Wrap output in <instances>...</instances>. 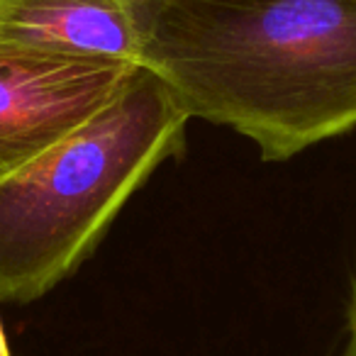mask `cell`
I'll use <instances>...</instances> for the list:
<instances>
[{
	"label": "cell",
	"instance_id": "8992f818",
	"mask_svg": "<svg viewBox=\"0 0 356 356\" xmlns=\"http://www.w3.org/2000/svg\"><path fill=\"white\" fill-rule=\"evenodd\" d=\"M0 356H13V354H10V349H8L6 334H3V325H0Z\"/></svg>",
	"mask_w": 356,
	"mask_h": 356
},
{
	"label": "cell",
	"instance_id": "5b68a950",
	"mask_svg": "<svg viewBox=\"0 0 356 356\" xmlns=\"http://www.w3.org/2000/svg\"><path fill=\"white\" fill-rule=\"evenodd\" d=\"M344 356H356V273L351 281L349 310H346V349Z\"/></svg>",
	"mask_w": 356,
	"mask_h": 356
},
{
	"label": "cell",
	"instance_id": "6da1fadb",
	"mask_svg": "<svg viewBox=\"0 0 356 356\" xmlns=\"http://www.w3.org/2000/svg\"><path fill=\"white\" fill-rule=\"evenodd\" d=\"M139 66L286 161L356 127V0H147Z\"/></svg>",
	"mask_w": 356,
	"mask_h": 356
},
{
	"label": "cell",
	"instance_id": "277c9868",
	"mask_svg": "<svg viewBox=\"0 0 356 356\" xmlns=\"http://www.w3.org/2000/svg\"><path fill=\"white\" fill-rule=\"evenodd\" d=\"M147 0H0V44L139 64Z\"/></svg>",
	"mask_w": 356,
	"mask_h": 356
},
{
	"label": "cell",
	"instance_id": "3957f363",
	"mask_svg": "<svg viewBox=\"0 0 356 356\" xmlns=\"http://www.w3.org/2000/svg\"><path fill=\"white\" fill-rule=\"evenodd\" d=\"M139 64L0 44V181L103 113Z\"/></svg>",
	"mask_w": 356,
	"mask_h": 356
},
{
	"label": "cell",
	"instance_id": "7a4b0ae2",
	"mask_svg": "<svg viewBox=\"0 0 356 356\" xmlns=\"http://www.w3.org/2000/svg\"><path fill=\"white\" fill-rule=\"evenodd\" d=\"M188 120L168 86L139 66L103 113L3 178L0 300H35L64 281L173 152Z\"/></svg>",
	"mask_w": 356,
	"mask_h": 356
}]
</instances>
